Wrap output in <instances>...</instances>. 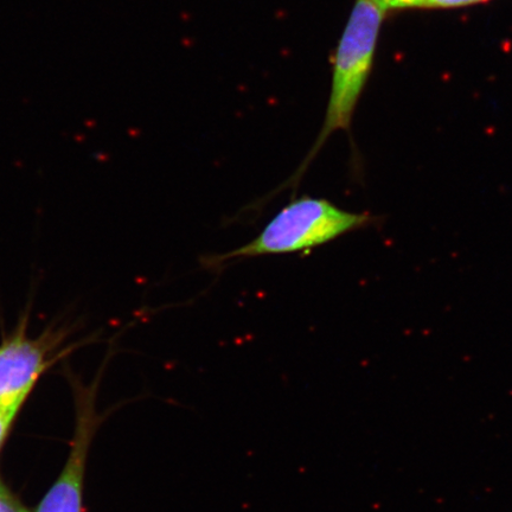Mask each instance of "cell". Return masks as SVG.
Wrapping results in <instances>:
<instances>
[{"label": "cell", "mask_w": 512, "mask_h": 512, "mask_svg": "<svg viewBox=\"0 0 512 512\" xmlns=\"http://www.w3.org/2000/svg\"><path fill=\"white\" fill-rule=\"evenodd\" d=\"M0 512H29L2 483H0Z\"/></svg>", "instance_id": "8"}, {"label": "cell", "mask_w": 512, "mask_h": 512, "mask_svg": "<svg viewBox=\"0 0 512 512\" xmlns=\"http://www.w3.org/2000/svg\"><path fill=\"white\" fill-rule=\"evenodd\" d=\"M28 318L0 343V408H19L50 366L68 330L49 328L38 337L28 335Z\"/></svg>", "instance_id": "3"}, {"label": "cell", "mask_w": 512, "mask_h": 512, "mask_svg": "<svg viewBox=\"0 0 512 512\" xmlns=\"http://www.w3.org/2000/svg\"><path fill=\"white\" fill-rule=\"evenodd\" d=\"M485 2L489 0H422L420 9H456Z\"/></svg>", "instance_id": "5"}, {"label": "cell", "mask_w": 512, "mask_h": 512, "mask_svg": "<svg viewBox=\"0 0 512 512\" xmlns=\"http://www.w3.org/2000/svg\"><path fill=\"white\" fill-rule=\"evenodd\" d=\"M379 222V216L352 213L326 198L294 197L255 239L233 251L204 256L202 265L208 270L219 271L241 260L306 253Z\"/></svg>", "instance_id": "2"}, {"label": "cell", "mask_w": 512, "mask_h": 512, "mask_svg": "<svg viewBox=\"0 0 512 512\" xmlns=\"http://www.w3.org/2000/svg\"><path fill=\"white\" fill-rule=\"evenodd\" d=\"M19 408H0V448H2L6 437L11 430Z\"/></svg>", "instance_id": "7"}, {"label": "cell", "mask_w": 512, "mask_h": 512, "mask_svg": "<svg viewBox=\"0 0 512 512\" xmlns=\"http://www.w3.org/2000/svg\"><path fill=\"white\" fill-rule=\"evenodd\" d=\"M386 12L406 9H420L422 0H373Z\"/></svg>", "instance_id": "6"}, {"label": "cell", "mask_w": 512, "mask_h": 512, "mask_svg": "<svg viewBox=\"0 0 512 512\" xmlns=\"http://www.w3.org/2000/svg\"><path fill=\"white\" fill-rule=\"evenodd\" d=\"M384 12L373 0H356L341 40L332 57L331 88L322 130L294 174L268 195L267 201L285 189L296 190L328 139L338 131L350 132L352 118L367 86L375 60Z\"/></svg>", "instance_id": "1"}, {"label": "cell", "mask_w": 512, "mask_h": 512, "mask_svg": "<svg viewBox=\"0 0 512 512\" xmlns=\"http://www.w3.org/2000/svg\"><path fill=\"white\" fill-rule=\"evenodd\" d=\"M82 402L67 463L36 512H81L87 453L95 427L93 400L85 398Z\"/></svg>", "instance_id": "4"}]
</instances>
